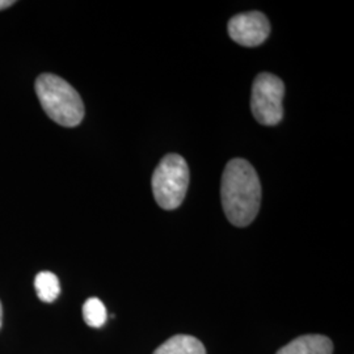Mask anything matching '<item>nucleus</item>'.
Masks as SVG:
<instances>
[{
    "label": "nucleus",
    "mask_w": 354,
    "mask_h": 354,
    "mask_svg": "<svg viewBox=\"0 0 354 354\" xmlns=\"http://www.w3.org/2000/svg\"><path fill=\"white\" fill-rule=\"evenodd\" d=\"M228 35L241 46L253 48L266 41L270 33V24L261 12L241 13L228 23Z\"/></svg>",
    "instance_id": "obj_5"
},
{
    "label": "nucleus",
    "mask_w": 354,
    "mask_h": 354,
    "mask_svg": "<svg viewBox=\"0 0 354 354\" xmlns=\"http://www.w3.org/2000/svg\"><path fill=\"white\" fill-rule=\"evenodd\" d=\"M222 206L236 227L251 225L260 210L261 185L252 165L244 159L228 162L222 176Z\"/></svg>",
    "instance_id": "obj_1"
},
{
    "label": "nucleus",
    "mask_w": 354,
    "mask_h": 354,
    "mask_svg": "<svg viewBox=\"0 0 354 354\" xmlns=\"http://www.w3.org/2000/svg\"><path fill=\"white\" fill-rule=\"evenodd\" d=\"M35 88L41 106L54 122L74 127L83 121V100L64 79L54 74H42L36 79Z\"/></svg>",
    "instance_id": "obj_2"
},
{
    "label": "nucleus",
    "mask_w": 354,
    "mask_h": 354,
    "mask_svg": "<svg viewBox=\"0 0 354 354\" xmlns=\"http://www.w3.org/2000/svg\"><path fill=\"white\" fill-rule=\"evenodd\" d=\"M16 1L15 0H0V11L3 10H7L10 7H12Z\"/></svg>",
    "instance_id": "obj_10"
},
{
    "label": "nucleus",
    "mask_w": 354,
    "mask_h": 354,
    "mask_svg": "<svg viewBox=\"0 0 354 354\" xmlns=\"http://www.w3.org/2000/svg\"><path fill=\"white\" fill-rule=\"evenodd\" d=\"M153 354H206V349L194 336L176 335L163 342Z\"/></svg>",
    "instance_id": "obj_7"
},
{
    "label": "nucleus",
    "mask_w": 354,
    "mask_h": 354,
    "mask_svg": "<svg viewBox=\"0 0 354 354\" xmlns=\"http://www.w3.org/2000/svg\"><path fill=\"white\" fill-rule=\"evenodd\" d=\"M283 95L285 86L279 77L268 73L257 76L253 82L251 97V109L256 121L266 127L279 124L283 117Z\"/></svg>",
    "instance_id": "obj_4"
},
{
    "label": "nucleus",
    "mask_w": 354,
    "mask_h": 354,
    "mask_svg": "<svg viewBox=\"0 0 354 354\" xmlns=\"http://www.w3.org/2000/svg\"><path fill=\"white\" fill-rule=\"evenodd\" d=\"M1 320H3V307H1V302H0V328H1Z\"/></svg>",
    "instance_id": "obj_11"
},
{
    "label": "nucleus",
    "mask_w": 354,
    "mask_h": 354,
    "mask_svg": "<svg viewBox=\"0 0 354 354\" xmlns=\"http://www.w3.org/2000/svg\"><path fill=\"white\" fill-rule=\"evenodd\" d=\"M189 185V168L177 153L165 156L152 175V192L158 205L165 210L177 209Z\"/></svg>",
    "instance_id": "obj_3"
},
{
    "label": "nucleus",
    "mask_w": 354,
    "mask_h": 354,
    "mask_svg": "<svg viewBox=\"0 0 354 354\" xmlns=\"http://www.w3.org/2000/svg\"><path fill=\"white\" fill-rule=\"evenodd\" d=\"M35 289L42 302L51 304L61 294V285L58 277L51 272H41L35 279Z\"/></svg>",
    "instance_id": "obj_8"
},
{
    "label": "nucleus",
    "mask_w": 354,
    "mask_h": 354,
    "mask_svg": "<svg viewBox=\"0 0 354 354\" xmlns=\"http://www.w3.org/2000/svg\"><path fill=\"white\" fill-rule=\"evenodd\" d=\"M106 308L99 298H89L83 304V317L87 326L100 328L106 322Z\"/></svg>",
    "instance_id": "obj_9"
},
{
    "label": "nucleus",
    "mask_w": 354,
    "mask_h": 354,
    "mask_svg": "<svg viewBox=\"0 0 354 354\" xmlns=\"http://www.w3.org/2000/svg\"><path fill=\"white\" fill-rule=\"evenodd\" d=\"M333 344L323 335H304L281 348L276 354H332Z\"/></svg>",
    "instance_id": "obj_6"
}]
</instances>
